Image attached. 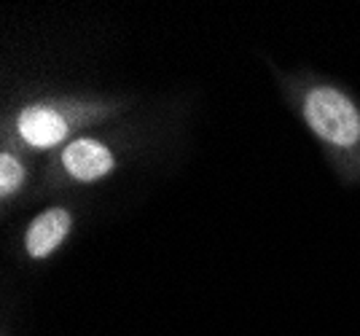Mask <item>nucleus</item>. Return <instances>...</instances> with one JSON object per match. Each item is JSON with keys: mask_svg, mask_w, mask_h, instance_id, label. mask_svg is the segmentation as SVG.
<instances>
[{"mask_svg": "<svg viewBox=\"0 0 360 336\" xmlns=\"http://www.w3.org/2000/svg\"><path fill=\"white\" fill-rule=\"evenodd\" d=\"M293 108L328 156L360 167V105L352 94L323 78H307L293 89Z\"/></svg>", "mask_w": 360, "mask_h": 336, "instance_id": "nucleus-1", "label": "nucleus"}, {"mask_svg": "<svg viewBox=\"0 0 360 336\" xmlns=\"http://www.w3.org/2000/svg\"><path fill=\"white\" fill-rule=\"evenodd\" d=\"M108 108L103 103L75 100H35L16 110L8 119V140L32 153L60 151L73 140L75 129L100 122ZM78 138V135H75Z\"/></svg>", "mask_w": 360, "mask_h": 336, "instance_id": "nucleus-2", "label": "nucleus"}, {"mask_svg": "<svg viewBox=\"0 0 360 336\" xmlns=\"http://www.w3.org/2000/svg\"><path fill=\"white\" fill-rule=\"evenodd\" d=\"M51 169L65 183L91 186L108 181L119 169V153L105 140L78 135L57 151Z\"/></svg>", "mask_w": 360, "mask_h": 336, "instance_id": "nucleus-3", "label": "nucleus"}, {"mask_svg": "<svg viewBox=\"0 0 360 336\" xmlns=\"http://www.w3.org/2000/svg\"><path fill=\"white\" fill-rule=\"evenodd\" d=\"M75 229L73 210L51 205L32 218L25 229V253L30 261H49L57 256Z\"/></svg>", "mask_w": 360, "mask_h": 336, "instance_id": "nucleus-4", "label": "nucleus"}, {"mask_svg": "<svg viewBox=\"0 0 360 336\" xmlns=\"http://www.w3.org/2000/svg\"><path fill=\"white\" fill-rule=\"evenodd\" d=\"M30 169L25 164V159L19 156V151L3 148L0 153V199L3 205H8L14 197L22 194V188L27 186Z\"/></svg>", "mask_w": 360, "mask_h": 336, "instance_id": "nucleus-5", "label": "nucleus"}]
</instances>
